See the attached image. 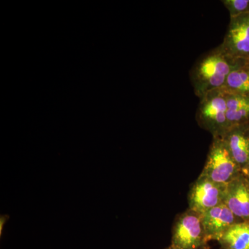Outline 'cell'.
<instances>
[{
	"label": "cell",
	"mask_w": 249,
	"mask_h": 249,
	"mask_svg": "<svg viewBox=\"0 0 249 249\" xmlns=\"http://www.w3.org/2000/svg\"><path fill=\"white\" fill-rule=\"evenodd\" d=\"M240 169L225 141L222 137H216L210 149L201 176L214 182L227 185L239 176Z\"/></svg>",
	"instance_id": "6da1fadb"
},
{
	"label": "cell",
	"mask_w": 249,
	"mask_h": 249,
	"mask_svg": "<svg viewBox=\"0 0 249 249\" xmlns=\"http://www.w3.org/2000/svg\"><path fill=\"white\" fill-rule=\"evenodd\" d=\"M231 64L223 52H215L205 57L198 64L196 71V90L201 95L222 89L231 72Z\"/></svg>",
	"instance_id": "7a4b0ae2"
},
{
	"label": "cell",
	"mask_w": 249,
	"mask_h": 249,
	"mask_svg": "<svg viewBox=\"0 0 249 249\" xmlns=\"http://www.w3.org/2000/svg\"><path fill=\"white\" fill-rule=\"evenodd\" d=\"M201 215L188 209L177 219L174 224L171 248L173 249H201L206 247Z\"/></svg>",
	"instance_id": "3957f363"
},
{
	"label": "cell",
	"mask_w": 249,
	"mask_h": 249,
	"mask_svg": "<svg viewBox=\"0 0 249 249\" xmlns=\"http://www.w3.org/2000/svg\"><path fill=\"white\" fill-rule=\"evenodd\" d=\"M227 98L223 89L213 90L203 96L199 119L214 136L222 137L227 128Z\"/></svg>",
	"instance_id": "277c9868"
},
{
	"label": "cell",
	"mask_w": 249,
	"mask_h": 249,
	"mask_svg": "<svg viewBox=\"0 0 249 249\" xmlns=\"http://www.w3.org/2000/svg\"><path fill=\"white\" fill-rule=\"evenodd\" d=\"M227 186L200 175L193 183L188 193L189 209L201 214L223 204Z\"/></svg>",
	"instance_id": "5b68a950"
},
{
	"label": "cell",
	"mask_w": 249,
	"mask_h": 249,
	"mask_svg": "<svg viewBox=\"0 0 249 249\" xmlns=\"http://www.w3.org/2000/svg\"><path fill=\"white\" fill-rule=\"evenodd\" d=\"M223 53L231 58H249V12L231 18Z\"/></svg>",
	"instance_id": "8992f818"
},
{
	"label": "cell",
	"mask_w": 249,
	"mask_h": 249,
	"mask_svg": "<svg viewBox=\"0 0 249 249\" xmlns=\"http://www.w3.org/2000/svg\"><path fill=\"white\" fill-rule=\"evenodd\" d=\"M201 215L207 242H218L232 226L239 222L238 218L224 203L206 211Z\"/></svg>",
	"instance_id": "52a82bcc"
},
{
	"label": "cell",
	"mask_w": 249,
	"mask_h": 249,
	"mask_svg": "<svg viewBox=\"0 0 249 249\" xmlns=\"http://www.w3.org/2000/svg\"><path fill=\"white\" fill-rule=\"evenodd\" d=\"M224 204L245 222L249 220V185L240 176L227 184Z\"/></svg>",
	"instance_id": "ba28073f"
},
{
	"label": "cell",
	"mask_w": 249,
	"mask_h": 249,
	"mask_svg": "<svg viewBox=\"0 0 249 249\" xmlns=\"http://www.w3.org/2000/svg\"><path fill=\"white\" fill-rule=\"evenodd\" d=\"M237 164L241 168L249 165V137L237 128L232 127L222 136Z\"/></svg>",
	"instance_id": "9c48e42d"
},
{
	"label": "cell",
	"mask_w": 249,
	"mask_h": 249,
	"mask_svg": "<svg viewBox=\"0 0 249 249\" xmlns=\"http://www.w3.org/2000/svg\"><path fill=\"white\" fill-rule=\"evenodd\" d=\"M225 91L227 98V128L237 127L249 117V94Z\"/></svg>",
	"instance_id": "30bf717a"
},
{
	"label": "cell",
	"mask_w": 249,
	"mask_h": 249,
	"mask_svg": "<svg viewBox=\"0 0 249 249\" xmlns=\"http://www.w3.org/2000/svg\"><path fill=\"white\" fill-rule=\"evenodd\" d=\"M218 242L222 249H249V222L236 223Z\"/></svg>",
	"instance_id": "8fae6325"
},
{
	"label": "cell",
	"mask_w": 249,
	"mask_h": 249,
	"mask_svg": "<svg viewBox=\"0 0 249 249\" xmlns=\"http://www.w3.org/2000/svg\"><path fill=\"white\" fill-rule=\"evenodd\" d=\"M222 89L227 92L249 94V69H233Z\"/></svg>",
	"instance_id": "7c38bea8"
},
{
	"label": "cell",
	"mask_w": 249,
	"mask_h": 249,
	"mask_svg": "<svg viewBox=\"0 0 249 249\" xmlns=\"http://www.w3.org/2000/svg\"><path fill=\"white\" fill-rule=\"evenodd\" d=\"M222 2L229 11L231 18L249 12V0H225Z\"/></svg>",
	"instance_id": "4fadbf2b"
},
{
	"label": "cell",
	"mask_w": 249,
	"mask_h": 249,
	"mask_svg": "<svg viewBox=\"0 0 249 249\" xmlns=\"http://www.w3.org/2000/svg\"><path fill=\"white\" fill-rule=\"evenodd\" d=\"M165 249H172V248H171V247H170H170H168V248Z\"/></svg>",
	"instance_id": "5bb4252c"
},
{
	"label": "cell",
	"mask_w": 249,
	"mask_h": 249,
	"mask_svg": "<svg viewBox=\"0 0 249 249\" xmlns=\"http://www.w3.org/2000/svg\"><path fill=\"white\" fill-rule=\"evenodd\" d=\"M206 249V247H205V248H203V249Z\"/></svg>",
	"instance_id": "9a60e30c"
},
{
	"label": "cell",
	"mask_w": 249,
	"mask_h": 249,
	"mask_svg": "<svg viewBox=\"0 0 249 249\" xmlns=\"http://www.w3.org/2000/svg\"><path fill=\"white\" fill-rule=\"evenodd\" d=\"M248 168H249V166H248Z\"/></svg>",
	"instance_id": "2e32d148"
}]
</instances>
